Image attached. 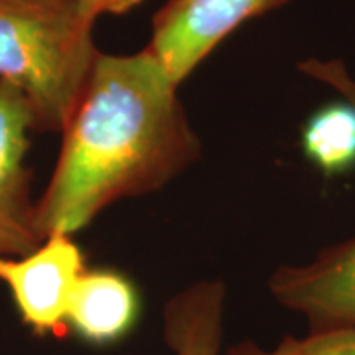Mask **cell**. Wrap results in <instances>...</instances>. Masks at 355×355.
<instances>
[{
  "mask_svg": "<svg viewBox=\"0 0 355 355\" xmlns=\"http://www.w3.org/2000/svg\"><path fill=\"white\" fill-rule=\"evenodd\" d=\"M225 284L198 280L164 306V342L170 355H221Z\"/></svg>",
  "mask_w": 355,
  "mask_h": 355,
  "instance_id": "cell-8",
  "label": "cell"
},
{
  "mask_svg": "<svg viewBox=\"0 0 355 355\" xmlns=\"http://www.w3.org/2000/svg\"><path fill=\"white\" fill-rule=\"evenodd\" d=\"M87 270L71 235H51L30 253L0 257V282L26 326L38 336H65L71 296Z\"/></svg>",
  "mask_w": 355,
  "mask_h": 355,
  "instance_id": "cell-5",
  "label": "cell"
},
{
  "mask_svg": "<svg viewBox=\"0 0 355 355\" xmlns=\"http://www.w3.org/2000/svg\"><path fill=\"white\" fill-rule=\"evenodd\" d=\"M178 87L148 48L99 51L36 202L42 239L73 237L107 207L162 190L202 158Z\"/></svg>",
  "mask_w": 355,
  "mask_h": 355,
  "instance_id": "cell-1",
  "label": "cell"
},
{
  "mask_svg": "<svg viewBox=\"0 0 355 355\" xmlns=\"http://www.w3.org/2000/svg\"><path fill=\"white\" fill-rule=\"evenodd\" d=\"M302 153L324 176H340L355 168V109L347 101L331 103L308 119L302 128Z\"/></svg>",
  "mask_w": 355,
  "mask_h": 355,
  "instance_id": "cell-9",
  "label": "cell"
},
{
  "mask_svg": "<svg viewBox=\"0 0 355 355\" xmlns=\"http://www.w3.org/2000/svg\"><path fill=\"white\" fill-rule=\"evenodd\" d=\"M298 71L355 109V77L342 60L308 58ZM266 286L282 308L304 318L308 330L355 328V235L306 263L279 266Z\"/></svg>",
  "mask_w": 355,
  "mask_h": 355,
  "instance_id": "cell-3",
  "label": "cell"
},
{
  "mask_svg": "<svg viewBox=\"0 0 355 355\" xmlns=\"http://www.w3.org/2000/svg\"><path fill=\"white\" fill-rule=\"evenodd\" d=\"M221 355H355V328L308 330L300 338H282L270 349L254 342H241Z\"/></svg>",
  "mask_w": 355,
  "mask_h": 355,
  "instance_id": "cell-10",
  "label": "cell"
},
{
  "mask_svg": "<svg viewBox=\"0 0 355 355\" xmlns=\"http://www.w3.org/2000/svg\"><path fill=\"white\" fill-rule=\"evenodd\" d=\"M140 298L132 280L113 268H87L77 282L67 328L83 342L111 345L135 328Z\"/></svg>",
  "mask_w": 355,
  "mask_h": 355,
  "instance_id": "cell-7",
  "label": "cell"
},
{
  "mask_svg": "<svg viewBox=\"0 0 355 355\" xmlns=\"http://www.w3.org/2000/svg\"><path fill=\"white\" fill-rule=\"evenodd\" d=\"M288 0H166L153 18L146 48L182 85L200 65L249 20Z\"/></svg>",
  "mask_w": 355,
  "mask_h": 355,
  "instance_id": "cell-4",
  "label": "cell"
},
{
  "mask_svg": "<svg viewBox=\"0 0 355 355\" xmlns=\"http://www.w3.org/2000/svg\"><path fill=\"white\" fill-rule=\"evenodd\" d=\"M38 116L24 93L0 79V257H20L44 241L36 227L26 156Z\"/></svg>",
  "mask_w": 355,
  "mask_h": 355,
  "instance_id": "cell-6",
  "label": "cell"
},
{
  "mask_svg": "<svg viewBox=\"0 0 355 355\" xmlns=\"http://www.w3.org/2000/svg\"><path fill=\"white\" fill-rule=\"evenodd\" d=\"M79 2L91 16L99 18V16H107V14H111V16L128 14L137 6H140L144 0H79Z\"/></svg>",
  "mask_w": 355,
  "mask_h": 355,
  "instance_id": "cell-11",
  "label": "cell"
},
{
  "mask_svg": "<svg viewBox=\"0 0 355 355\" xmlns=\"http://www.w3.org/2000/svg\"><path fill=\"white\" fill-rule=\"evenodd\" d=\"M79 0H0V79L32 103L38 128L62 132L99 55Z\"/></svg>",
  "mask_w": 355,
  "mask_h": 355,
  "instance_id": "cell-2",
  "label": "cell"
}]
</instances>
